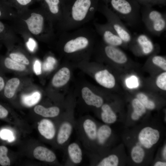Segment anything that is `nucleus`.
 <instances>
[{"mask_svg":"<svg viewBox=\"0 0 166 166\" xmlns=\"http://www.w3.org/2000/svg\"><path fill=\"white\" fill-rule=\"evenodd\" d=\"M25 39L27 41V45L28 48L30 51H33L36 47V42L34 39L30 37Z\"/></svg>","mask_w":166,"mask_h":166,"instance_id":"nucleus-41","label":"nucleus"},{"mask_svg":"<svg viewBox=\"0 0 166 166\" xmlns=\"http://www.w3.org/2000/svg\"><path fill=\"white\" fill-rule=\"evenodd\" d=\"M16 34L11 26L0 20V43L4 45L8 50L14 46L18 41Z\"/></svg>","mask_w":166,"mask_h":166,"instance_id":"nucleus-12","label":"nucleus"},{"mask_svg":"<svg viewBox=\"0 0 166 166\" xmlns=\"http://www.w3.org/2000/svg\"><path fill=\"white\" fill-rule=\"evenodd\" d=\"M163 156L164 159L166 160V145L164 147L163 151Z\"/></svg>","mask_w":166,"mask_h":166,"instance_id":"nucleus-46","label":"nucleus"},{"mask_svg":"<svg viewBox=\"0 0 166 166\" xmlns=\"http://www.w3.org/2000/svg\"><path fill=\"white\" fill-rule=\"evenodd\" d=\"M101 108L102 112L101 113V118L104 123L106 124H111L116 121L117 119L116 115L109 105L103 104Z\"/></svg>","mask_w":166,"mask_h":166,"instance_id":"nucleus-25","label":"nucleus"},{"mask_svg":"<svg viewBox=\"0 0 166 166\" xmlns=\"http://www.w3.org/2000/svg\"><path fill=\"white\" fill-rule=\"evenodd\" d=\"M119 163V159L115 154H111L99 161L96 165L97 166H117Z\"/></svg>","mask_w":166,"mask_h":166,"instance_id":"nucleus-31","label":"nucleus"},{"mask_svg":"<svg viewBox=\"0 0 166 166\" xmlns=\"http://www.w3.org/2000/svg\"><path fill=\"white\" fill-rule=\"evenodd\" d=\"M98 11L105 17L107 22L123 41L127 44H129L132 35L122 20L105 4L101 5L99 4Z\"/></svg>","mask_w":166,"mask_h":166,"instance_id":"nucleus-6","label":"nucleus"},{"mask_svg":"<svg viewBox=\"0 0 166 166\" xmlns=\"http://www.w3.org/2000/svg\"><path fill=\"white\" fill-rule=\"evenodd\" d=\"M157 86L160 89L166 90V73L164 72L158 77L156 81Z\"/></svg>","mask_w":166,"mask_h":166,"instance_id":"nucleus-37","label":"nucleus"},{"mask_svg":"<svg viewBox=\"0 0 166 166\" xmlns=\"http://www.w3.org/2000/svg\"><path fill=\"white\" fill-rule=\"evenodd\" d=\"M81 94L83 99L88 105L100 108L103 104V100L102 98L94 93L87 87L83 88Z\"/></svg>","mask_w":166,"mask_h":166,"instance_id":"nucleus-17","label":"nucleus"},{"mask_svg":"<svg viewBox=\"0 0 166 166\" xmlns=\"http://www.w3.org/2000/svg\"><path fill=\"white\" fill-rule=\"evenodd\" d=\"M7 56L19 63L25 65L30 64V61L29 57L24 53L20 51L19 50H14L11 48L8 49Z\"/></svg>","mask_w":166,"mask_h":166,"instance_id":"nucleus-26","label":"nucleus"},{"mask_svg":"<svg viewBox=\"0 0 166 166\" xmlns=\"http://www.w3.org/2000/svg\"><path fill=\"white\" fill-rule=\"evenodd\" d=\"M132 105L133 111L131 115V118L133 120L136 121L145 113V107L139 100L136 98L132 100Z\"/></svg>","mask_w":166,"mask_h":166,"instance_id":"nucleus-27","label":"nucleus"},{"mask_svg":"<svg viewBox=\"0 0 166 166\" xmlns=\"http://www.w3.org/2000/svg\"><path fill=\"white\" fill-rule=\"evenodd\" d=\"M41 94L40 92L35 91L28 95H24L22 96V101L25 106L30 107L36 104L40 101Z\"/></svg>","mask_w":166,"mask_h":166,"instance_id":"nucleus-28","label":"nucleus"},{"mask_svg":"<svg viewBox=\"0 0 166 166\" xmlns=\"http://www.w3.org/2000/svg\"><path fill=\"white\" fill-rule=\"evenodd\" d=\"M34 111L36 113L46 118L57 117L60 112V109L57 107L53 106L46 108L40 105L36 106Z\"/></svg>","mask_w":166,"mask_h":166,"instance_id":"nucleus-23","label":"nucleus"},{"mask_svg":"<svg viewBox=\"0 0 166 166\" xmlns=\"http://www.w3.org/2000/svg\"><path fill=\"white\" fill-rule=\"evenodd\" d=\"M70 77V72L66 67L59 69L54 75L52 80L53 85L56 87L62 86L69 81Z\"/></svg>","mask_w":166,"mask_h":166,"instance_id":"nucleus-20","label":"nucleus"},{"mask_svg":"<svg viewBox=\"0 0 166 166\" xmlns=\"http://www.w3.org/2000/svg\"><path fill=\"white\" fill-rule=\"evenodd\" d=\"M80 121L79 125L80 136L85 147L91 151L97 138V124L91 117H84Z\"/></svg>","mask_w":166,"mask_h":166,"instance_id":"nucleus-7","label":"nucleus"},{"mask_svg":"<svg viewBox=\"0 0 166 166\" xmlns=\"http://www.w3.org/2000/svg\"><path fill=\"white\" fill-rule=\"evenodd\" d=\"M75 125L73 115H65L60 125L57 134L56 140L58 144L62 146L66 145Z\"/></svg>","mask_w":166,"mask_h":166,"instance_id":"nucleus-10","label":"nucleus"},{"mask_svg":"<svg viewBox=\"0 0 166 166\" xmlns=\"http://www.w3.org/2000/svg\"><path fill=\"white\" fill-rule=\"evenodd\" d=\"M95 78L100 85L108 88H112L115 84V78L113 75L106 69L97 73Z\"/></svg>","mask_w":166,"mask_h":166,"instance_id":"nucleus-19","label":"nucleus"},{"mask_svg":"<svg viewBox=\"0 0 166 166\" xmlns=\"http://www.w3.org/2000/svg\"><path fill=\"white\" fill-rule=\"evenodd\" d=\"M105 4L122 21L135 28L141 22V5L136 0H103Z\"/></svg>","mask_w":166,"mask_h":166,"instance_id":"nucleus-4","label":"nucleus"},{"mask_svg":"<svg viewBox=\"0 0 166 166\" xmlns=\"http://www.w3.org/2000/svg\"><path fill=\"white\" fill-rule=\"evenodd\" d=\"M33 155L36 159L47 162H53L56 159V156L53 152L41 146H38L35 148Z\"/></svg>","mask_w":166,"mask_h":166,"instance_id":"nucleus-18","label":"nucleus"},{"mask_svg":"<svg viewBox=\"0 0 166 166\" xmlns=\"http://www.w3.org/2000/svg\"><path fill=\"white\" fill-rule=\"evenodd\" d=\"M0 136L3 139L8 140L9 142L13 141L15 138L11 131L7 129L2 130L0 132Z\"/></svg>","mask_w":166,"mask_h":166,"instance_id":"nucleus-38","label":"nucleus"},{"mask_svg":"<svg viewBox=\"0 0 166 166\" xmlns=\"http://www.w3.org/2000/svg\"><path fill=\"white\" fill-rule=\"evenodd\" d=\"M155 166H166V163L164 162L158 161L156 162L154 164Z\"/></svg>","mask_w":166,"mask_h":166,"instance_id":"nucleus-45","label":"nucleus"},{"mask_svg":"<svg viewBox=\"0 0 166 166\" xmlns=\"http://www.w3.org/2000/svg\"><path fill=\"white\" fill-rule=\"evenodd\" d=\"M111 134L112 129L108 125L105 124L100 126L97 129L96 142L100 145H103L110 137Z\"/></svg>","mask_w":166,"mask_h":166,"instance_id":"nucleus-24","label":"nucleus"},{"mask_svg":"<svg viewBox=\"0 0 166 166\" xmlns=\"http://www.w3.org/2000/svg\"><path fill=\"white\" fill-rule=\"evenodd\" d=\"M62 32L59 38V41L63 44V51L67 54L86 49L96 39L95 32L85 28L77 29L70 32Z\"/></svg>","mask_w":166,"mask_h":166,"instance_id":"nucleus-3","label":"nucleus"},{"mask_svg":"<svg viewBox=\"0 0 166 166\" xmlns=\"http://www.w3.org/2000/svg\"><path fill=\"white\" fill-rule=\"evenodd\" d=\"M65 5H66L71 2L73 0H62Z\"/></svg>","mask_w":166,"mask_h":166,"instance_id":"nucleus-47","label":"nucleus"},{"mask_svg":"<svg viewBox=\"0 0 166 166\" xmlns=\"http://www.w3.org/2000/svg\"><path fill=\"white\" fill-rule=\"evenodd\" d=\"M44 6L42 8L54 25L57 26L63 18L65 4L62 0H43Z\"/></svg>","mask_w":166,"mask_h":166,"instance_id":"nucleus-9","label":"nucleus"},{"mask_svg":"<svg viewBox=\"0 0 166 166\" xmlns=\"http://www.w3.org/2000/svg\"><path fill=\"white\" fill-rule=\"evenodd\" d=\"M142 6L152 7L154 6H165L166 0H136Z\"/></svg>","mask_w":166,"mask_h":166,"instance_id":"nucleus-33","label":"nucleus"},{"mask_svg":"<svg viewBox=\"0 0 166 166\" xmlns=\"http://www.w3.org/2000/svg\"><path fill=\"white\" fill-rule=\"evenodd\" d=\"M17 15V12L10 6L0 7V20L12 21Z\"/></svg>","mask_w":166,"mask_h":166,"instance_id":"nucleus-30","label":"nucleus"},{"mask_svg":"<svg viewBox=\"0 0 166 166\" xmlns=\"http://www.w3.org/2000/svg\"><path fill=\"white\" fill-rule=\"evenodd\" d=\"M134 47H138L143 54H148L153 51V43L151 38L147 35L140 34L132 36V39L129 43Z\"/></svg>","mask_w":166,"mask_h":166,"instance_id":"nucleus-13","label":"nucleus"},{"mask_svg":"<svg viewBox=\"0 0 166 166\" xmlns=\"http://www.w3.org/2000/svg\"><path fill=\"white\" fill-rule=\"evenodd\" d=\"M160 137V132L158 130L150 127H146L142 129L138 136L140 143L147 149L151 148L156 143Z\"/></svg>","mask_w":166,"mask_h":166,"instance_id":"nucleus-11","label":"nucleus"},{"mask_svg":"<svg viewBox=\"0 0 166 166\" xmlns=\"http://www.w3.org/2000/svg\"><path fill=\"white\" fill-rule=\"evenodd\" d=\"M8 114V112L7 109L0 104V118H3L6 117Z\"/></svg>","mask_w":166,"mask_h":166,"instance_id":"nucleus-43","label":"nucleus"},{"mask_svg":"<svg viewBox=\"0 0 166 166\" xmlns=\"http://www.w3.org/2000/svg\"><path fill=\"white\" fill-rule=\"evenodd\" d=\"M68 160L71 165H77L82 162L83 157L82 150L80 145L77 142L69 144L67 147Z\"/></svg>","mask_w":166,"mask_h":166,"instance_id":"nucleus-15","label":"nucleus"},{"mask_svg":"<svg viewBox=\"0 0 166 166\" xmlns=\"http://www.w3.org/2000/svg\"><path fill=\"white\" fill-rule=\"evenodd\" d=\"M34 70L37 75H39L41 73V66L40 61L38 60H36L34 62L33 66Z\"/></svg>","mask_w":166,"mask_h":166,"instance_id":"nucleus-42","label":"nucleus"},{"mask_svg":"<svg viewBox=\"0 0 166 166\" xmlns=\"http://www.w3.org/2000/svg\"><path fill=\"white\" fill-rule=\"evenodd\" d=\"M140 13L141 21L152 34L160 36L166 29V14L152 7L142 6Z\"/></svg>","mask_w":166,"mask_h":166,"instance_id":"nucleus-5","label":"nucleus"},{"mask_svg":"<svg viewBox=\"0 0 166 166\" xmlns=\"http://www.w3.org/2000/svg\"><path fill=\"white\" fill-rule=\"evenodd\" d=\"M0 61L1 65L5 69L19 71H24L26 69L25 65L15 61L7 56H1Z\"/></svg>","mask_w":166,"mask_h":166,"instance_id":"nucleus-22","label":"nucleus"},{"mask_svg":"<svg viewBox=\"0 0 166 166\" xmlns=\"http://www.w3.org/2000/svg\"><path fill=\"white\" fill-rule=\"evenodd\" d=\"M56 62L55 59L53 57H48L43 64V68L46 71L52 70L53 68L54 64Z\"/></svg>","mask_w":166,"mask_h":166,"instance_id":"nucleus-39","label":"nucleus"},{"mask_svg":"<svg viewBox=\"0 0 166 166\" xmlns=\"http://www.w3.org/2000/svg\"><path fill=\"white\" fill-rule=\"evenodd\" d=\"M100 0H73L65 5L63 18L57 26L61 32L79 28L89 22L98 11Z\"/></svg>","mask_w":166,"mask_h":166,"instance_id":"nucleus-2","label":"nucleus"},{"mask_svg":"<svg viewBox=\"0 0 166 166\" xmlns=\"http://www.w3.org/2000/svg\"><path fill=\"white\" fill-rule=\"evenodd\" d=\"M106 44L104 47L103 51L108 58L119 64H124L127 61V56L117 47Z\"/></svg>","mask_w":166,"mask_h":166,"instance_id":"nucleus-14","label":"nucleus"},{"mask_svg":"<svg viewBox=\"0 0 166 166\" xmlns=\"http://www.w3.org/2000/svg\"><path fill=\"white\" fill-rule=\"evenodd\" d=\"M20 80L17 78H10L6 82L2 92L4 96L7 98H11L14 95L20 84Z\"/></svg>","mask_w":166,"mask_h":166,"instance_id":"nucleus-21","label":"nucleus"},{"mask_svg":"<svg viewBox=\"0 0 166 166\" xmlns=\"http://www.w3.org/2000/svg\"><path fill=\"white\" fill-rule=\"evenodd\" d=\"M8 151L6 147L0 146V164L2 166H10V160L7 155Z\"/></svg>","mask_w":166,"mask_h":166,"instance_id":"nucleus-32","label":"nucleus"},{"mask_svg":"<svg viewBox=\"0 0 166 166\" xmlns=\"http://www.w3.org/2000/svg\"><path fill=\"white\" fill-rule=\"evenodd\" d=\"M94 25L96 32L106 44L117 47L127 44L107 22L105 24H100L95 22Z\"/></svg>","mask_w":166,"mask_h":166,"instance_id":"nucleus-8","label":"nucleus"},{"mask_svg":"<svg viewBox=\"0 0 166 166\" xmlns=\"http://www.w3.org/2000/svg\"><path fill=\"white\" fill-rule=\"evenodd\" d=\"M1 73L0 72V93L2 92L6 82L4 77Z\"/></svg>","mask_w":166,"mask_h":166,"instance_id":"nucleus-44","label":"nucleus"},{"mask_svg":"<svg viewBox=\"0 0 166 166\" xmlns=\"http://www.w3.org/2000/svg\"><path fill=\"white\" fill-rule=\"evenodd\" d=\"M17 12L27 9V7L34 0H13Z\"/></svg>","mask_w":166,"mask_h":166,"instance_id":"nucleus-35","label":"nucleus"},{"mask_svg":"<svg viewBox=\"0 0 166 166\" xmlns=\"http://www.w3.org/2000/svg\"><path fill=\"white\" fill-rule=\"evenodd\" d=\"M2 44H1V43H0V48H1V45H2Z\"/></svg>","mask_w":166,"mask_h":166,"instance_id":"nucleus-48","label":"nucleus"},{"mask_svg":"<svg viewBox=\"0 0 166 166\" xmlns=\"http://www.w3.org/2000/svg\"><path fill=\"white\" fill-rule=\"evenodd\" d=\"M11 22L16 33L21 34L24 39L32 37L47 42L54 38V24L42 9H26L17 12Z\"/></svg>","mask_w":166,"mask_h":166,"instance_id":"nucleus-1","label":"nucleus"},{"mask_svg":"<svg viewBox=\"0 0 166 166\" xmlns=\"http://www.w3.org/2000/svg\"><path fill=\"white\" fill-rule=\"evenodd\" d=\"M152 60L153 64L166 71V61L164 57L160 56L155 55L152 57Z\"/></svg>","mask_w":166,"mask_h":166,"instance_id":"nucleus-36","label":"nucleus"},{"mask_svg":"<svg viewBox=\"0 0 166 166\" xmlns=\"http://www.w3.org/2000/svg\"><path fill=\"white\" fill-rule=\"evenodd\" d=\"M131 155L132 160L135 163H141L145 156V152L142 148L138 146L133 147L131 151Z\"/></svg>","mask_w":166,"mask_h":166,"instance_id":"nucleus-29","label":"nucleus"},{"mask_svg":"<svg viewBox=\"0 0 166 166\" xmlns=\"http://www.w3.org/2000/svg\"><path fill=\"white\" fill-rule=\"evenodd\" d=\"M126 83L128 87L130 88H136L138 85V79L134 76L127 78L126 81Z\"/></svg>","mask_w":166,"mask_h":166,"instance_id":"nucleus-40","label":"nucleus"},{"mask_svg":"<svg viewBox=\"0 0 166 166\" xmlns=\"http://www.w3.org/2000/svg\"><path fill=\"white\" fill-rule=\"evenodd\" d=\"M38 129L40 133L47 139H52L55 136V125L53 123L48 119L42 120L39 123Z\"/></svg>","mask_w":166,"mask_h":166,"instance_id":"nucleus-16","label":"nucleus"},{"mask_svg":"<svg viewBox=\"0 0 166 166\" xmlns=\"http://www.w3.org/2000/svg\"><path fill=\"white\" fill-rule=\"evenodd\" d=\"M137 99L143 104L144 107L150 109L155 108V105L152 101L149 100L147 97L144 94L139 93L137 95Z\"/></svg>","mask_w":166,"mask_h":166,"instance_id":"nucleus-34","label":"nucleus"}]
</instances>
